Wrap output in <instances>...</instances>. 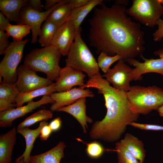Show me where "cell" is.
Returning <instances> with one entry per match:
<instances>
[{
	"label": "cell",
	"mask_w": 163,
	"mask_h": 163,
	"mask_svg": "<svg viewBox=\"0 0 163 163\" xmlns=\"http://www.w3.org/2000/svg\"><path fill=\"white\" fill-rule=\"evenodd\" d=\"M93 88L102 94L107 109L104 117L93 124L89 132L91 138L113 142L120 139L126 126L137 121L139 114L134 112L129 105L126 92L116 89L104 79L99 73L79 88Z\"/></svg>",
	"instance_id": "7a4b0ae2"
},
{
	"label": "cell",
	"mask_w": 163,
	"mask_h": 163,
	"mask_svg": "<svg viewBox=\"0 0 163 163\" xmlns=\"http://www.w3.org/2000/svg\"><path fill=\"white\" fill-rule=\"evenodd\" d=\"M129 125L144 130H163V126L156 125L142 124L133 122Z\"/></svg>",
	"instance_id": "1f68e13d"
},
{
	"label": "cell",
	"mask_w": 163,
	"mask_h": 163,
	"mask_svg": "<svg viewBox=\"0 0 163 163\" xmlns=\"http://www.w3.org/2000/svg\"><path fill=\"white\" fill-rule=\"evenodd\" d=\"M53 116L51 110L42 109L27 117L18 125L17 128L28 127L37 122L46 121L52 118Z\"/></svg>",
	"instance_id": "484cf974"
},
{
	"label": "cell",
	"mask_w": 163,
	"mask_h": 163,
	"mask_svg": "<svg viewBox=\"0 0 163 163\" xmlns=\"http://www.w3.org/2000/svg\"><path fill=\"white\" fill-rule=\"evenodd\" d=\"M86 98H81L70 105L59 108L56 111L65 112L74 117L82 126L84 133H87V123L93 122L92 119L86 114Z\"/></svg>",
	"instance_id": "2e32d148"
},
{
	"label": "cell",
	"mask_w": 163,
	"mask_h": 163,
	"mask_svg": "<svg viewBox=\"0 0 163 163\" xmlns=\"http://www.w3.org/2000/svg\"><path fill=\"white\" fill-rule=\"evenodd\" d=\"M69 2L56 7L46 20L51 21L59 27L63 24L69 18L72 10Z\"/></svg>",
	"instance_id": "d4e9b609"
},
{
	"label": "cell",
	"mask_w": 163,
	"mask_h": 163,
	"mask_svg": "<svg viewBox=\"0 0 163 163\" xmlns=\"http://www.w3.org/2000/svg\"><path fill=\"white\" fill-rule=\"evenodd\" d=\"M125 62L123 59H120L113 68H110L102 76L106 78V80L112 84L114 88L127 92L131 88L130 82L133 80V69Z\"/></svg>",
	"instance_id": "30bf717a"
},
{
	"label": "cell",
	"mask_w": 163,
	"mask_h": 163,
	"mask_svg": "<svg viewBox=\"0 0 163 163\" xmlns=\"http://www.w3.org/2000/svg\"></svg>",
	"instance_id": "f6af8a7d"
},
{
	"label": "cell",
	"mask_w": 163,
	"mask_h": 163,
	"mask_svg": "<svg viewBox=\"0 0 163 163\" xmlns=\"http://www.w3.org/2000/svg\"><path fill=\"white\" fill-rule=\"evenodd\" d=\"M9 36L5 31L0 30V54H4L6 48L10 43Z\"/></svg>",
	"instance_id": "d6a6232c"
},
{
	"label": "cell",
	"mask_w": 163,
	"mask_h": 163,
	"mask_svg": "<svg viewBox=\"0 0 163 163\" xmlns=\"http://www.w3.org/2000/svg\"><path fill=\"white\" fill-rule=\"evenodd\" d=\"M61 0H46L43 8L47 11L58 3Z\"/></svg>",
	"instance_id": "60d3db41"
},
{
	"label": "cell",
	"mask_w": 163,
	"mask_h": 163,
	"mask_svg": "<svg viewBox=\"0 0 163 163\" xmlns=\"http://www.w3.org/2000/svg\"><path fill=\"white\" fill-rule=\"evenodd\" d=\"M20 93L15 84L0 82V99L16 104V98Z\"/></svg>",
	"instance_id": "83f0119b"
},
{
	"label": "cell",
	"mask_w": 163,
	"mask_h": 163,
	"mask_svg": "<svg viewBox=\"0 0 163 163\" xmlns=\"http://www.w3.org/2000/svg\"><path fill=\"white\" fill-rule=\"evenodd\" d=\"M85 75L82 72L65 66L61 68L55 83L56 91L61 92L72 89L75 86H84Z\"/></svg>",
	"instance_id": "4fadbf2b"
},
{
	"label": "cell",
	"mask_w": 163,
	"mask_h": 163,
	"mask_svg": "<svg viewBox=\"0 0 163 163\" xmlns=\"http://www.w3.org/2000/svg\"><path fill=\"white\" fill-rule=\"evenodd\" d=\"M103 0H90L85 5L71 10L69 20L77 29L80 26L82 21L89 12L96 6L101 5Z\"/></svg>",
	"instance_id": "7402d4cb"
},
{
	"label": "cell",
	"mask_w": 163,
	"mask_h": 163,
	"mask_svg": "<svg viewBox=\"0 0 163 163\" xmlns=\"http://www.w3.org/2000/svg\"><path fill=\"white\" fill-rule=\"evenodd\" d=\"M56 91L55 83H53L47 86L28 92L20 93L16 100L17 107L23 106L25 103L32 100L36 97L41 96L49 95Z\"/></svg>",
	"instance_id": "603a6c76"
},
{
	"label": "cell",
	"mask_w": 163,
	"mask_h": 163,
	"mask_svg": "<svg viewBox=\"0 0 163 163\" xmlns=\"http://www.w3.org/2000/svg\"><path fill=\"white\" fill-rule=\"evenodd\" d=\"M54 102L50 96L44 95L37 101L32 100L28 102L25 106L0 112V127H10L13 122L17 118L24 116L42 105Z\"/></svg>",
	"instance_id": "7c38bea8"
},
{
	"label": "cell",
	"mask_w": 163,
	"mask_h": 163,
	"mask_svg": "<svg viewBox=\"0 0 163 163\" xmlns=\"http://www.w3.org/2000/svg\"><path fill=\"white\" fill-rule=\"evenodd\" d=\"M49 96L54 101L50 108L53 112L56 111L59 108L70 105L81 98L92 97L94 95L88 89L75 87L66 91L53 92Z\"/></svg>",
	"instance_id": "5bb4252c"
},
{
	"label": "cell",
	"mask_w": 163,
	"mask_h": 163,
	"mask_svg": "<svg viewBox=\"0 0 163 163\" xmlns=\"http://www.w3.org/2000/svg\"><path fill=\"white\" fill-rule=\"evenodd\" d=\"M115 151L117 155L118 163H140L120 141L116 143Z\"/></svg>",
	"instance_id": "f1b7e54d"
},
{
	"label": "cell",
	"mask_w": 163,
	"mask_h": 163,
	"mask_svg": "<svg viewBox=\"0 0 163 163\" xmlns=\"http://www.w3.org/2000/svg\"><path fill=\"white\" fill-rule=\"evenodd\" d=\"M126 9L116 1L110 7L103 3L100 8H94L88 21V39L97 53L117 55L127 62L145 51V33L139 23L127 16Z\"/></svg>",
	"instance_id": "6da1fadb"
},
{
	"label": "cell",
	"mask_w": 163,
	"mask_h": 163,
	"mask_svg": "<svg viewBox=\"0 0 163 163\" xmlns=\"http://www.w3.org/2000/svg\"><path fill=\"white\" fill-rule=\"evenodd\" d=\"M15 163H26L23 158H22L18 161H15Z\"/></svg>",
	"instance_id": "ee69618b"
},
{
	"label": "cell",
	"mask_w": 163,
	"mask_h": 163,
	"mask_svg": "<svg viewBox=\"0 0 163 163\" xmlns=\"http://www.w3.org/2000/svg\"><path fill=\"white\" fill-rule=\"evenodd\" d=\"M52 131L49 125L44 126L40 131L39 135L40 139L42 141L46 140L49 137Z\"/></svg>",
	"instance_id": "e575fe53"
},
{
	"label": "cell",
	"mask_w": 163,
	"mask_h": 163,
	"mask_svg": "<svg viewBox=\"0 0 163 163\" xmlns=\"http://www.w3.org/2000/svg\"><path fill=\"white\" fill-rule=\"evenodd\" d=\"M62 55L60 50L51 44L32 50L25 56L24 64L36 72H43L47 78L53 82L59 76Z\"/></svg>",
	"instance_id": "3957f363"
},
{
	"label": "cell",
	"mask_w": 163,
	"mask_h": 163,
	"mask_svg": "<svg viewBox=\"0 0 163 163\" xmlns=\"http://www.w3.org/2000/svg\"><path fill=\"white\" fill-rule=\"evenodd\" d=\"M62 123L61 118L59 117H57L53 120L50 122L49 126L52 132H55L58 131L60 129Z\"/></svg>",
	"instance_id": "d590c367"
},
{
	"label": "cell",
	"mask_w": 163,
	"mask_h": 163,
	"mask_svg": "<svg viewBox=\"0 0 163 163\" xmlns=\"http://www.w3.org/2000/svg\"><path fill=\"white\" fill-rule=\"evenodd\" d=\"M69 0H61L57 4L49 9L42 12L33 10L27 4L21 10L17 24H25L29 26L32 31L31 43H35L38 41L41 25L48 15L58 6L68 2Z\"/></svg>",
	"instance_id": "ba28073f"
},
{
	"label": "cell",
	"mask_w": 163,
	"mask_h": 163,
	"mask_svg": "<svg viewBox=\"0 0 163 163\" xmlns=\"http://www.w3.org/2000/svg\"><path fill=\"white\" fill-rule=\"evenodd\" d=\"M29 40L10 42L4 52L0 63V77L5 83L15 84L17 79V69L21 62L24 47Z\"/></svg>",
	"instance_id": "8992f818"
},
{
	"label": "cell",
	"mask_w": 163,
	"mask_h": 163,
	"mask_svg": "<svg viewBox=\"0 0 163 163\" xmlns=\"http://www.w3.org/2000/svg\"><path fill=\"white\" fill-rule=\"evenodd\" d=\"M90 0H69V6L72 10L87 4Z\"/></svg>",
	"instance_id": "74e56055"
},
{
	"label": "cell",
	"mask_w": 163,
	"mask_h": 163,
	"mask_svg": "<svg viewBox=\"0 0 163 163\" xmlns=\"http://www.w3.org/2000/svg\"><path fill=\"white\" fill-rule=\"evenodd\" d=\"M10 21L5 17L3 14L0 12V30L5 31L8 24L10 23Z\"/></svg>",
	"instance_id": "ab89813d"
},
{
	"label": "cell",
	"mask_w": 163,
	"mask_h": 163,
	"mask_svg": "<svg viewBox=\"0 0 163 163\" xmlns=\"http://www.w3.org/2000/svg\"><path fill=\"white\" fill-rule=\"evenodd\" d=\"M158 29L153 34V40L160 41L163 38V20L160 18L157 21Z\"/></svg>",
	"instance_id": "836d02e7"
},
{
	"label": "cell",
	"mask_w": 163,
	"mask_h": 163,
	"mask_svg": "<svg viewBox=\"0 0 163 163\" xmlns=\"http://www.w3.org/2000/svg\"><path fill=\"white\" fill-rule=\"evenodd\" d=\"M17 72L18 78L15 85L20 93L47 86L53 83L47 78L38 76L36 72L24 64L18 67Z\"/></svg>",
	"instance_id": "9c48e42d"
},
{
	"label": "cell",
	"mask_w": 163,
	"mask_h": 163,
	"mask_svg": "<svg viewBox=\"0 0 163 163\" xmlns=\"http://www.w3.org/2000/svg\"><path fill=\"white\" fill-rule=\"evenodd\" d=\"M59 27L51 21L45 20L39 31L38 40L42 47L48 46L52 44L54 35Z\"/></svg>",
	"instance_id": "cb8c5ba5"
},
{
	"label": "cell",
	"mask_w": 163,
	"mask_h": 163,
	"mask_svg": "<svg viewBox=\"0 0 163 163\" xmlns=\"http://www.w3.org/2000/svg\"><path fill=\"white\" fill-rule=\"evenodd\" d=\"M161 117H163V104L160 106L156 110Z\"/></svg>",
	"instance_id": "b9f144b4"
},
{
	"label": "cell",
	"mask_w": 163,
	"mask_h": 163,
	"mask_svg": "<svg viewBox=\"0 0 163 163\" xmlns=\"http://www.w3.org/2000/svg\"><path fill=\"white\" fill-rule=\"evenodd\" d=\"M82 28L76 29L74 41L66 60V66L86 73L89 78L99 73L97 62L81 37Z\"/></svg>",
	"instance_id": "277c9868"
},
{
	"label": "cell",
	"mask_w": 163,
	"mask_h": 163,
	"mask_svg": "<svg viewBox=\"0 0 163 163\" xmlns=\"http://www.w3.org/2000/svg\"><path fill=\"white\" fill-rule=\"evenodd\" d=\"M126 94L131 109L139 114L146 115L163 104V89L156 86H132Z\"/></svg>",
	"instance_id": "5b68a950"
},
{
	"label": "cell",
	"mask_w": 163,
	"mask_h": 163,
	"mask_svg": "<svg viewBox=\"0 0 163 163\" xmlns=\"http://www.w3.org/2000/svg\"><path fill=\"white\" fill-rule=\"evenodd\" d=\"M116 1L120 4L125 6L128 4L129 2L128 0H117Z\"/></svg>",
	"instance_id": "7bdbcfd3"
},
{
	"label": "cell",
	"mask_w": 163,
	"mask_h": 163,
	"mask_svg": "<svg viewBox=\"0 0 163 163\" xmlns=\"http://www.w3.org/2000/svg\"><path fill=\"white\" fill-rule=\"evenodd\" d=\"M155 55L158 56V59H147L144 57L142 53L140 57L144 60L141 62L134 58L128 59L126 62L131 66L135 67L133 69L132 75L134 81L141 80L142 74L147 73L155 72L163 75V49H160L154 52Z\"/></svg>",
	"instance_id": "8fae6325"
},
{
	"label": "cell",
	"mask_w": 163,
	"mask_h": 163,
	"mask_svg": "<svg viewBox=\"0 0 163 163\" xmlns=\"http://www.w3.org/2000/svg\"><path fill=\"white\" fill-rule=\"evenodd\" d=\"M17 107L16 104H14L0 99V112L11 110Z\"/></svg>",
	"instance_id": "f35d334b"
},
{
	"label": "cell",
	"mask_w": 163,
	"mask_h": 163,
	"mask_svg": "<svg viewBox=\"0 0 163 163\" xmlns=\"http://www.w3.org/2000/svg\"><path fill=\"white\" fill-rule=\"evenodd\" d=\"M17 129L14 127L0 136V163H11L17 141Z\"/></svg>",
	"instance_id": "e0dca14e"
},
{
	"label": "cell",
	"mask_w": 163,
	"mask_h": 163,
	"mask_svg": "<svg viewBox=\"0 0 163 163\" xmlns=\"http://www.w3.org/2000/svg\"><path fill=\"white\" fill-rule=\"evenodd\" d=\"M76 31V29L69 18L58 28L51 44L60 50L62 56H67L73 42Z\"/></svg>",
	"instance_id": "9a60e30c"
},
{
	"label": "cell",
	"mask_w": 163,
	"mask_h": 163,
	"mask_svg": "<svg viewBox=\"0 0 163 163\" xmlns=\"http://www.w3.org/2000/svg\"><path fill=\"white\" fill-rule=\"evenodd\" d=\"M28 7L31 9L40 12L43 11L40 0H28L27 4Z\"/></svg>",
	"instance_id": "8d00e7d4"
},
{
	"label": "cell",
	"mask_w": 163,
	"mask_h": 163,
	"mask_svg": "<svg viewBox=\"0 0 163 163\" xmlns=\"http://www.w3.org/2000/svg\"><path fill=\"white\" fill-rule=\"evenodd\" d=\"M28 0H0V10L10 21L18 22L21 9Z\"/></svg>",
	"instance_id": "ffe728a7"
},
{
	"label": "cell",
	"mask_w": 163,
	"mask_h": 163,
	"mask_svg": "<svg viewBox=\"0 0 163 163\" xmlns=\"http://www.w3.org/2000/svg\"><path fill=\"white\" fill-rule=\"evenodd\" d=\"M46 121L40 122L38 127L35 129H31L28 127L17 128V132L21 135L24 138L26 147L23 154L18 157L15 161H18L23 158L26 163H30L29 158L30 153L34 147V144L36 138L39 136L40 131L43 127L48 125Z\"/></svg>",
	"instance_id": "ac0fdd59"
},
{
	"label": "cell",
	"mask_w": 163,
	"mask_h": 163,
	"mask_svg": "<svg viewBox=\"0 0 163 163\" xmlns=\"http://www.w3.org/2000/svg\"><path fill=\"white\" fill-rule=\"evenodd\" d=\"M120 142L140 163H143L145 156V151L141 140L131 134L127 133Z\"/></svg>",
	"instance_id": "44dd1931"
},
{
	"label": "cell",
	"mask_w": 163,
	"mask_h": 163,
	"mask_svg": "<svg viewBox=\"0 0 163 163\" xmlns=\"http://www.w3.org/2000/svg\"><path fill=\"white\" fill-rule=\"evenodd\" d=\"M84 143L87 145L86 152L91 158H97L100 157L106 150L103 145L98 142L94 141L88 143Z\"/></svg>",
	"instance_id": "4dcf8cb0"
},
{
	"label": "cell",
	"mask_w": 163,
	"mask_h": 163,
	"mask_svg": "<svg viewBox=\"0 0 163 163\" xmlns=\"http://www.w3.org/2000/svg\"><path fill=\"white\" fill-rule=\"evenodd\" d=\"M66 146L63 142H59L55 146L43 153L30 156V163H60L64 157V150Z\"/></svg>",
	"instance_id": "d6986e66"
},
{
	"label": "cell",
	"mask_w": 163,
	"mask_h": 163,
	"mask_svg": "<svg viewBox=\"0 0 163 163\" xmlns=\"http://www.w3.org/2000/svg\"><path fill=\"white\" fill-rule=\"evenodd\" d=\"M126 12L140 23L153 27L163 15V6L158 0H133Z\"/></svg>",
	"instance_id": "52a82bcc"
},
{
	"label": "cell",
	"mask_w": 163,
	"mask_h": 163,
	"mask_svg": "<svg viewBox=\"0 0 163 163\" xmlns=\"http://www.w3.org/2000/svg\"><path fill=\"white\" fill-rule=\"evenodd\" d=\"M121 59V57L118 55L110 56L105 52H101L98 56L97 62L99 68L106 73L112 64Z\"/></svg>",
	"instance_id": "f546056e"
},
{
	"label": "cell",
	"mask_w": 163,
	"mask_h": 163,
	"mask_svg": "<svg viewBox=\"0 0 163 163\" xmlns=\"http://www.w3.org/2000/svg\"><path fill=\"white\" fill-rule=\"evenodd\" d=\"M30 30V27L27 25H12L9 23L5 31L9 37H12L13 41H19L29 34Z\"/></svg>",
	"instance_id": "4316f807"
}]
</instances>
